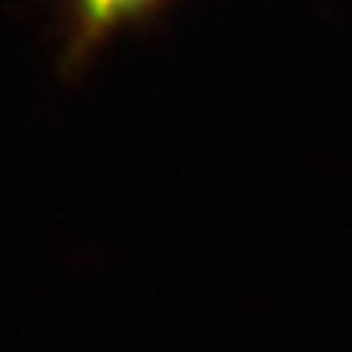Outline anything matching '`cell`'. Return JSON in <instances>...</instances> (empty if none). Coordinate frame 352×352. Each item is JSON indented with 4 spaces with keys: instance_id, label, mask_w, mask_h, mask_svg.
I'll return each mask as SVG.
<instances>
[{
    "instance_id": "obj_1",
    "label": "cell",
    "mask_w": 352,
    "mask_h": 352,
    "mask_svg": "<svg viewBox=\"0 0 352 352\" xmlns=\"http://www.w3.org/2000/svg\"><path fill=\"white\" fill-rule=\"evenodd\" d=\"M87 19L94 25H110L119 19L133 16L149 7L153 0H80Z\"/></svg>"
}]
</instances>
